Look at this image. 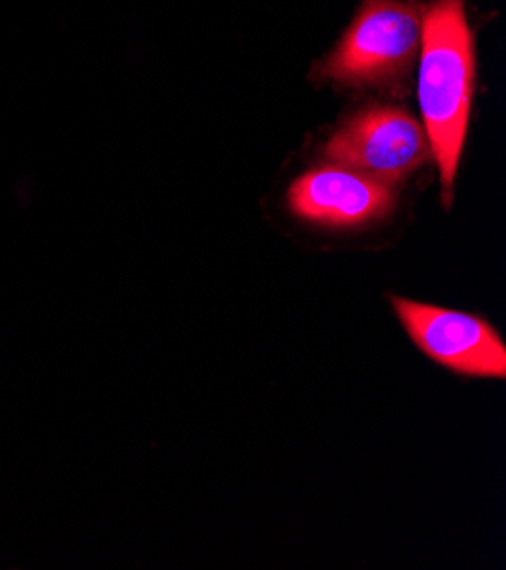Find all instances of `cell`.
Masks as SVG:
<instances>
[{"instance_id":"6da1fadb","label":"cell","mask_w":506,"mask_h":570,"mask_svg":"<svg viewBox=\"0 0 506 570\" xmlns=\"http://www.w3.org/2000/svg\"><path fill=\"white\" fill-rule=\"evenodd\" d=\"M418 102L443 187L457 178L475 96V41L464 0H436L423 17Z\"/></svg>"},{"instance_id":"7a4b0ae2","label":"cell","mask_w":506,"mask_h":570,"mask_svg":"<svg viewBox=\"0 0 506 570\" xmlns=\"http://www.w3.org/2000/svg\"><path fill=\"white\" fill-rule=\"evenodd\" d=\"M423 12L400 0H364V8L323 67L341 85H388L407 78L420 48Z\"/></svg>"},{"instance_id":"3957f363","label":"cell","mask_w":506,"mask_h":570,"mask_svg":"<svg viewBox=\"0 0 506 570\" xmlns=\"http://www.w3.org/2000/svg\"><path fill=\"white\" fill-rule=\"evenodd\" d=\"M323 153L331 164L396 185L429 159V141L409 111L368 107L336 132Z\"/></svg>"},{"instance_id":"277c9868","label":"cell","mask_w":506,"mask_h":570,"mask_svg":"<svg viewBox=\"0 0 506 570\" xmlns=\"http://www.w3.org/2000/svg\"><path fill=\"white\" fill-rule=\"evenodd\" d=\"M414 344L440 366L464 375H506V348L499 334L479 316L390 298Z\"/></svg>"},{"instance_id":"5b68a950","label":"cell","mask_w":506,"mask_h":570,"mask_svg":"<svg viewBox=\"0 0 506 570\" xmlns=\"http://www.w3.org/2000/svg\"><path fill=\"white\" fill-rule=\"evenodd\" d=\"M390 185L344 166L316 168L289 189V207L311 223L350 227L379 218L393 209Z\"/></svg>"}]
</instances>
